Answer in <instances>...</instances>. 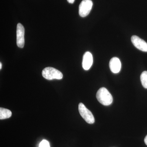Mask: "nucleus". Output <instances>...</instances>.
<instances>
[{
    "label": "nucleus",
    "mask_w": 147,
    "mask_h": 147,
    "mask_svg": "<svg viewBox=\"0 0 147 147\" xmlns=\"http://www.w3.org/2000/svg\"><path fill=\"white\" fill-rule=\"evenodd\" d=\"M96 97L99 102L105 106L111 105L113 102V96L105 88H101L98 90Z\"/></svg>",
    "instance_id": "obj_1"
},
{
    "label": "nucleus",
    "mask_w": 147,
    "mask_h": 147,
    "mask_svg": "<svg viewBox=\"0 0 147 147\" xmlns=\"http://www.w3.org/2000/svg\"><path fill=\"white\" fill-rule=\"evenodd\" d=\"M42 74L45 79L48 80L55 79L60 80L63 77V74L60 71L52 67H47L44 69L42 70Z\"/></svg>",
    "instance_id": "obj_2"
},
{
    "label": "nucleus",
    "mask_w": 147,
    "mask_h": 147,
    "mask_svg": "<svg viewBox=\"0 0 147 147\" xmlns=\"http://www.w3.org/2000/svg\"><path fill=\"white\" fill-rule=\"evenodd\" d=\"M79 111L80 115L87 123L89 124L94 123L95 119L93 115L82 102L79 104Z\"/></svg>",
    "instance_id": "obj_3"
},
{
    "label": "nucleus",
    "mask_w": 147,
    "mask_h": 147,
    "mask_svg": "<svg viewBox=\"0 0 147 147\" xmlns=\"http://www.w3.org/2000/svg\"><path fill=\"white\" fill-rule=\"evenodd\" d=\"M92 6L91 0H83L79 6V15L82 17L88 16L91 10Z\"/></svg>",
    "instance_id": "obj_4"
},
{
    "label": "nucleus",
    "mask_w": 147,
    "mask_h": 147,
    "mask_svg": "<svg viewBox=\"0 0 147 147\" xmlns=\"http://www.w3.org/2000/svg\"><path fill=\"white\" fill-rule=\"evenodd\" d=\"M25 29L23 25L20 23L17 24L16 29V43L20 48H23L25 43Z\"/></svg>",
    "instance_id": "obj_5"
},
{
    "label": "nucleus",
    "mask_w": 147,
    "mask_h": 147,
    "mask_svg": "<svg viewBox=\"0 0 147 147\" xmlns=\"http://www.w3.org/2000/svg\"><path fill=\"white\" fill-rule=\"evenodd\" d=\"M132 44L136 48L143 52H147V43L144 40L137 36H132L131 37Z\"/></svg>",
    "instance_id": "obj_6"
},
{
    "label": "nucleus",
    "mask_w": 147,
    "mask_h": 147,
    "mask_svg": "<svg viewBox=\"0 0 147 147\" xmlns=\"http://www.w3.org/2000/svg\"><path fill=\"white\" fill-rule=\"evenodd\" d=\"M93 63L92 55L89 52H87L83 56L82 66L85 70H88L91 68Z\"/></svg>",
    "instance_id": "obj_7"
},
{
    "label": "nucleus",
    "mask_w": 147,
    "mask_h": 147,
    "mask_svg": "<svg viewBox=\"0 0 147 147\" xmlns=\"http://www.w3.org/2000/svg\"><path fill=\"white\" fill-rule=\"evenodd\" d=\"M109 66L111 71L113 73L117 74L120 71L121 64L119 59L115 57L110 60Z\"/></svg>",
    "instance_id": "obj_8"
},
{
    "label": "nucleus",
    "mask_w": 147,
    "mask_h": 147,
    "mask_svg": "<svg viewBox=\"0 0 147 147\" xmlns=\"http://www.w3.org/2000/svg\"><path fill=\"white\" fill-rule=\"evenodd\" d=\"M12 113L8 109L0 108V119L1 120L9 118L11 116Z\"/></svg>",
    "instance_id": "obj_9"
},
{
    "label": "nucleus",
    "mask_w": 147,
    "mask_h": 147,
    "mask_svg": "<svg viewBox=\"0 0 147 147\" xmlns=\"http://www.w3.org/2000/svg\"><path fill=\"white\" fill-rule=\"evenodd\" d=\"M140 79L143 86L147 89V71H144L142 72Z\"/></svg>",
    "instance_id": "obj_10"
},
{
    "label": "nucleus",
    "mask_w": 147,
    "mask_h": 147,
    "mask_svg": "<svg viewBox=\"0 0 147 147\" xmlns=\"http://www.w3.org/2000/svg\"><path fill=\"white\" fill-rule=\"evenodd\" d=\"M39 147H50V144L47 140H43L40 144Z\"/></svg>",
    "instance_id": "obj_11"
},
{
    "label": "nucleus",
    "mask_w": 147,
    "mask_h": 147,
    "mask_svg": "<svg viewBox=\"0 0 147 147\" xmlns=\"http://www.w3.org/2000/svg\"><path fill=\"white\" fill-rule=\"evenodd\" d=\"M67 1H68V2L69 3H74V1H75V0H67Z\"/></svg>",
    "instance_id": "obj_12"
},
{
    "label": "nucleus",
    "mask_w": 147,
    "mask_h": 147,
    "mask_svg": "<svg viewBox=\"0 0 147 147\" xmlns=\"http://www.w3.org/2000/svg\"><path fill=\"white\" fill-rule=\"evenodd\" d=\"M144 142L145 144L147 146V136H146V137L144 139Z\"/></svg>",
    "instance_id": "obj_13"
},
{
    "label": "nucleus",
    "mask_w": 147,
    "mask_h": 147,
    "mask_svg": "<svg viewBox=\"0 0 147 147\" xmlns=\"http://www.w3.org/2000/svg\"><path fill=\"white\" fill-rule=\"evenodd\" d=\"M2 65L1 63H0V69H1L2 66Z\"/></svg>",
    "instance_id": "obj_14"
}]
</instances>
